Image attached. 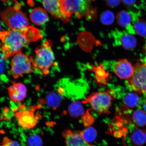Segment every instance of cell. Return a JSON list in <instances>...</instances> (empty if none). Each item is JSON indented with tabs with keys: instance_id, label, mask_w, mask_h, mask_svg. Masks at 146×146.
<instances>
[{
	"instance_id": "cell-21",
	"label": "cell",
	"mask_w": 146,
	"mask_h": 146,
	"mask_svg": "<svg viewBox=\"0 0 146 146\" xmlns=\"http://www.w3.org/2000/svg\"><path fill=\"white\" fill-rule=\"evenodd\" d=\"M79 133L84 139L88 143L94 141L97 135L96 130L92 127H87Z\"/></svg>"
},
{
	"instance_id": "cell-26",
	"label": "cell",
	"mask_w": 146,
	"mask_h": 146,
	"mask_svg": "<svg viewBox=\"0 0 146 146\" xmlns=\"http://www.w3.org/2000/svg\"><path fill=\"white\" fill-rule=\"evenodd\" d=\"M108 6L113 8L119 5L121 0H105Z\"/></svg>"
},
{
	"instance_id": "cell-4",
	"label": "cell",
	"mask_w": 146,
	"mask_h": 146,
	"mask_svg": "<svg viewBox=\"0 0 146 146\" xmlns=\"http://www.w3.org/2000/svg\"><path fill=\"white\" fill-rule=\"evenodd\" d=\"M1 17L5 24L12 30L22 31L28 27L27 16L17 7L5 9L1 13Z\"/></svg>"
},
{
	"instance_id": "cell-14",
	"label": "cell",
	"mask_w": 146,
	"mask_h": 146,
	"mask_svg": "<svg viewBox=\"0 0 146 146\" xmlns=\"http://www.w3.org/2000/svg\"><path fill=\"white\" fill-rule=\"evenodd\" d=\"M117 22L119 25L125 27L127 32L131 34H135L132 25L133 15L132 12L125 11H121L117 15Z\"/></svg>"
},
{
	"instance_id": "cell-16",
	"label": "cell",
	"mask_w": 146,
	"mask_h": 146,
	"mask_svg": "<svg viewBox=\"0 0 146 146\" xmlns=\"http://www.w3.org/2000/svg\"><path fill=\"white\" fill-rule=\"evenodd\" d=\"M132 25L135 33L146 37V21L145 20L138 17L135 14L133 13Z\"/></svg>"
},
{
	"instance_id": "cell-13",
	"label": "cell",
	"mask_w": 146,
	"mask_h": 146,
	"mask_svg": "<svg viewBox=\"0 0 146 146\" xmlns=\"http://www.w3.org/2000/svg\"><path fill=\"white\" fill-rule=\"evenodd\" d=\"M62 135L66 146H91L79 133H75L68 129L64 131Z\"/></svg>"
},
{
	"instance_id": "cell-3",
	"label": "cell",
	"mask_w": 146,
	"mask_h": 146,
	"mask_svg": "<svg viewBox=\"0 0 146 146\" xmlns=\"http://www.w3.org/2000/svg\"><path fill=\"white\" fill-rule=\"evenodd\" d=\"M114 96L110 90L92 93L82 102L100 114L108 113Z\"/></svg>"
},
{
	"instance_id": "cell-24",
	"label": "cell",
	"mask_w": 146,
	"mask_h": 146,
	"mask_svg": "<svg viewBox=\"0 0 146 146\" xmlns=\"http://www.w3.org/2000/svg\"><path fill=\"white\" fill-rule=\"evenodd\" d=\"M29 146H41L42 140L37 136H33L29 138L28 141Z\"/></svg>"
},
{
	"instance_id": "cell-29",
	"label": "cell",
	"mask_w": 146,
	"mask_h": 146,
	"mask_svg": "<svg viewBox=\"0 0 146 146\" xmlns=\"http://www.w3.org/2000/svg\"><path fill=\"white\" fill-rule=\"evenodd\" d=\"M2 1L3 2H5L8 3L11 0H2Z\"/></svg>"
},
{
	"instance_id": "cell-9",
	"label": "cell",
	"mask_w": 146,
	"mask_h": 146,
	"mask_svg": "<svg viewBox=\"0 0 146 146\" xmlns=\"http://www.w3.org/2000/svg\"><path fill=\"white\" fill-rule=\"evenodd\" d=\"M109 36L113 40L114 46H121L127 50H134L136 46V38L132 34L125 31H121L117 29L112 31L109 33Z\"/></svg>"
},
{
	"instance_id": "cell-17",
	"label": "cell",
	"mask_w": 146,
	"mask_h": 146,
	"mask_svg": "<svg viewBox=\"0 0 146 146\" xmlns=\"http://www.w3.org/2000/svg\"><path fill=\"white\" fill-rule=\"evenodd\" d=\"M131 139L135 146L143 145L146 143V132L141 129H136L131 134Z\"/></svg>"
},
{
	"instance_id": "cell-22",
	"label": "cell",
	"mask_w": 146,
	"mask_h": 146,
	"mask_svg": "<svg viewBox=\"0 0 146 146\" xmlns=\"http://www.w3.org/2000/svg\"><path fill=\"white\" fill-rule=\"evenodd\" d=\"M69 114L73 117H76L83 113L84 110L81 104L78 102L72 103L68 108Z\"/></svg>"
},
{
	"instance_id": "cell-30",
	"label": "cell",
	"mask_w": 146,
	"mask_h": 146,
	"mask_svg": "<svg viewBox=\"0 0 146 146\" xmlns=\"http://www.w3.org/2000/svg\"><path fill=\"white\" fill-rule=\"evenodd\" d=\"M1 22H0V31H1ZM0 32H1V31H0Z\"/></svg>"
},
{
	"instance_id": "cell-11",
	"label": "cell",
	"mask_w": 146,
	"mask_h": 146,
	"mask_svg": "<svg viewBox=\"0 0 146 146\" xmlns=\"http://www.w3.org/2000/svg\"><path fill=\"white\" fill-rule=\"evenodd\" d=\"M8 90L11 100L14 103L23 101L27 96V88L22 83H13L8 88Z\"/></svg>"
},
{
	"instance_id": "cell-19",
	"label": "cell",
	"mask_w": 146,
	"mask_h": 146,
	"mask_svg": "<svg viewBox=\"0 0 146 146\" xmlns=\"http://www.w3.org/2000/svg\"><path fill=\"white\" fill-rule=\"evenodd\" d=\"M62 100V96L56 92H52L46 96V101L49 106L56 108L60 105Z\"/></svg>"
},
{
	"instance_id": "cell-20",
	"label": "cell",
	"mask_w": 146,
	"mask_h": 146,
	"mask_svg": "<svg viewBox=\"0 0 146 146\" xmlns=\"http://www.w3.org/2000/svg\"><path fill=\"white\" fill-rule=\"evenodd\" d=\"M124 103L129 108H133L137 106L139 103L140 98L134 93H127L124 98Z\"/></svg>"
},
{
	"instance_id": "cell-2",
	"label": "cell",
	"mask_w": 146,
	"mask_h": 146,
	"mask_svg": "<svg viewBox=\"0 0 146 146\" xmlns=\"http://www.w3.org/2000/svg\"><path fill=\"white\" fill-rule=\"evenodd\" d=\"M35 52V56L33 57L35 69L39 70L44 76L47 75L55 59L52 49V42L49 40L45 41L36 49Z\"/></svg>"
},
{
	"instance_id": "cell-18",
	"label": "cell",
	"mask_w": 146,
	"mask_h": 146,
	"mask_svg": "<svg viewBox=\"0 0 146 146\" xmlns=\"http://www.w3.org/2000/svg\"><path fill=\"white\" fill-rule=\"evenodd\" d=\"M132 119L137 126H145L146 125V112L142 110H137L133 112Z\"/></svg>"
},
{
	"instance_id": "cell-1",
	"label": "cell",
	"mask_w": 146,
	"mask_h": 146,
	"mask_svg": "<svg viewBox=\"0 0 146 146\" xmlns=\"http://www.w3.org/2000/svg\"><path fill=\"white\" fill-rule=\"evenodd\" d=\"M41 38L39 31L33 27H28L21 31L0 32L1 48L5 59L21 52V49L25 45Z\"/></svg>"
},
{
	"instance_id": "cell-7",
	"label": "cell",
	"mask_w": 146,
	"mask_h": 146,
	"mask_svg": "<svg viewBox=\"0 0 146 146\" xmlns=\"http://www.w3.org/2000/svg\"><path fill=\"white\" fill-rule=\"evenodd\" d=\"M127 84L135 92L146 94V62L136 64L132 76L127 80Z\"/></svg>"
},
{
	"instance_id": "cell-12",
	"label": "cell",
	"mask_w": 146,
	"mask_h": 146,
	"mask_svg": "<svg viewBox=\"0 0 146 146\" xmlns=\"http://www.w3.org/2000/svg\"><path fill=\"white\" fill-rule=\"evenodd\" d=\"M44 8L54 18L62 20L65 23L71 21L62 12L58 3L59 0H42Z\"/></svg>"
},
{
	"instance_id": "cell-6",
	"label": "cell",
	"mask_w": 146,
	"mask_h": 146,
	"mask_svg": "<svg viewBox=\"0 0 146 146\" xmlns=\"http://www.w3.org/2000/svg\"><path fill=\"white\" fill-rule=\"evenodd\" d=\"M11 74L14 78L32 73L35 70L33 57L21 52L15 55L11 61Z\"/></svg>"
},
{
	"instance_id": "cell-10",
	"label": "cell",
	"mask_w": 146,
	"mask_h": 146,
	"mask_svg": "<svg viewBox=\"0 0 146 146\" xmlns=\"http://www.w3.org/2000/svg\"><path fill=\"white\" fill-rule=\"evenodd\" d=\"M114 71L115 74L120 79L127 80L132 76L134 67L126 59H121L115 64Z\"/></svg>"
},
{
	"instance_id": "cell-5",
	"label": "cell",
	"mask_w": 146,
	"mask_h": 146,
	"mask_svg": "<svg viewBox=\"0 0 146 146\" xmlns=\"http://www.w3.org/2000/svg\"><path fill=\"white\" fill-rule=\"evenodd\" d=\"M60 8L62 12L69 18L73 14L81 18L88 14L90 0H59Z\"/></svg>"
},
{
	"instance_id": "cell-15",
	"label": "cell",
	"mask_w": 146,
	"mask_h": 146,
	"mask_svg": "<svg viewBox=\"0 0 146 146\" xmlns=\"http://www.w3.org/2000/svg\"><path fill=\"white\" fill-rule=\"evenodd\" d=\"M30 17L32 22L38 25L43 24L48 19L46 11L40 7L33 9L31 12Z\"/></svg>"
},
{
	"instance_id": "cell-27",
	"label": "cell",
	"mask_w": 146,
	"mask_h": 146,
	"mask_svg": "<svg viewBox=\"0 0 146 146\" xmlns=\"http://www.w3.org/2000/svg\"><path fill=\"white\" fill-rule=\"evenodd\" d=\"M124 4L127 6H133L136 3V0H122Z\"/></svg>"
},
{
	"instance_id": "cell-28",
	"label": "cell",
	"mask_w": 146,
	"mask_h": 146,
	"mask_svg": "<svg viewBox=\"0 0 146 146\" xmlns=\"http://www.w3.org/2000/svg\"><path fill=\"white\" fill-rule=\"evenodd\" d=\"M142 107H143L144 110L146 112V98L143 101Z\"/></svg>"
},
{
	"instance_id": "cell-25",
	"label": "cell",
	"mask_w": 146,
	"mask_h": 146,
	"mask_svg": "<svg viewBox=\"0 0 146 146\" xmlns=\"http://www.w3.org/2000/svg\"><path fill=\"white\" fill-rule=\"evenodd\" d=\"M0 146H21L17 141L10 139L7 137H3Z\"/></svg>"
},
{
	"instance_id": "cell-8",
	"label": "cell",
	"mask_w": 146,
	"mask_h": 146,
	"mask_svg": "<svg viewBox=\"0 0 146 146\" xmlns=\"http://www.w3.org/2000/svg\"><path fill=\"white\" fill-rule=\"evenodd\" d=\"M36 108L25 109L16 111L15 117L17 119L19 126L25 129H30L35 127L40 119L41 116L35 113Z\"/></svg>"
},
{
	"instance_id": "cell-23",
	"label": "cell",
	"mask_w": 146,
	"mask_h": 146,
	"mask_svg": "<svg viewBox=\"0 0 146 146\" xmlns=\"http://www.w3.org/2000/svg\"><path fill=\"white\" fill-rule=\"evenodd\" d=\"M114 18V15L113 13L107 10L102 13L100 15V20L104 25H110L113 23Z\"/></svg>"
}]
</instances>
